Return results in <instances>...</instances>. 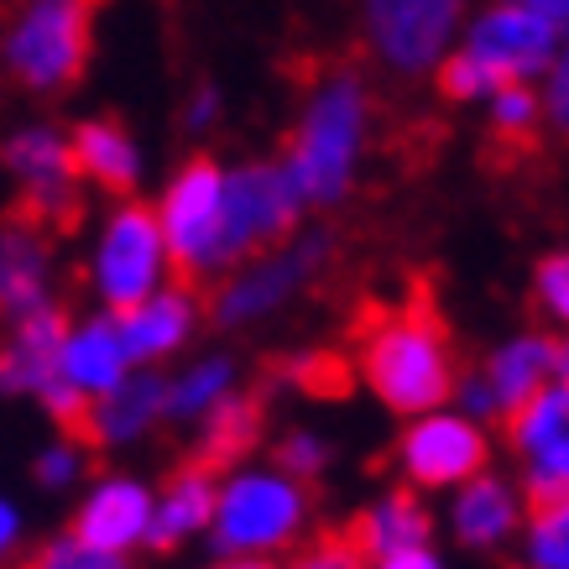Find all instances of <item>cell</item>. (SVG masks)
Instances as JSON below:
<instances>
[{"mask_svg":"<svg viewBox=\"0 0 569 569\" xmlns=\"http://www.w3.org/2000/svg\"><path fill=\"white\" fill-rule=\"evenodd\" d=\"M366 152H371V89H366V79L350 69L313 79L303 104H298L288 152H282V168L293 173L303 204H346L361 183Z\"/></svg>","mask_w":569,"mask_h":569,"instance_id":"cell-1","label":"cell"},{"mask_svg":"<svg viewBox=\"0 0 569 569\" xmlns=\"http://www.w3.org/2000/svg\"><path fill=\"white\" fill-rule=\"evenodd\" d=\"M356 371H361L366 392L377 397L392 418H402V423L449 408L455 387H460L455 346H449L439 313H429L423 303L377 313L361 329Z\"/></svg>","mask_w":569,"mask_h":569,"instance_id":"cell-2","label":"cell"},{"mask_svg":"<svg viewBox=\"0 0 569 569\" xmlns=\"http://www.w3.org/2000/svg\"><path fill=\"white\" fill-rule=\"evenodd\" d=\"M309 533V486L277 466H230L209 528L214 559H277Z\"/></svg>","mask_w":569,"mask_h":569,"instance_id":"cell-3","label":"cell"},{"mask_svg":"<svg viewBox=\"0 0 569 569\" xmlns=\"http://www.w3.org/2000/svg\"><path fill=\"white\" fill-rule=\"evenodd\" d=\"M173 246L162 236L152 204L116 199L104 209L94 246H89V293L104 313H131L162 288H173Z\"/></svg>","mask_w":569,"mask_h":569,"instance_id":"cell-4","label":"cell"},{"mask_svg":"<svg viewBox=\"0 0 569 569\" xmlns=\"http://www.w3.org/2000/svg\"><path fill=\"white\" fill-rule=\"evenodd\" d=\"M94 37V0H17L6 21V73L27 94H63L79 84Z\"/></svg>","mask_w":569,"mask_h":569,"instance_id":"cell-5","label":"cell"},{"mask_svg":"<svg viewBox=\"0 0 569 569\" xmlns=\"http://www.w3.org/2000/svg\"><path fill=\"white\" fill-rule=\"evenodd\" d=\"M470 0H361L366 48L397 79H429L460 48Z\"/></svg>","mask_w":569,"mask_h":569,"instance_id":"cell-6","label":"cell"},{"mask_svg":"<svg viewBox=\"0 0 569 569\" xmlns=\"http://www.w3.org/2000/svg\"><path fill=\"white\" fill-rule=\"evenodd\" d=\"M224 162L189 157L157 193L152 209L183 277H224Z\"/></svg>","mask_w":569,"mask_h":569,"instance_id":"cell-7","label":"cell"},{"mask_svg":"<svg viewBox=\"0 0 569 569\" xmlns=\"http://www.w3.org/2000/svg\"><path fill=\"white\" fill-rule=\"evenodd\" d=\"M303 209L309 204L282 162H236L224 178V277L261 251L288 246Z\"/></svg>","mask_w":569,"mask_h":569,"instance_id":"cell-8","label":"cell"},{"mask_svg":"<svg viewBox=\"0 0 569 569\" xmlns=\"http://www.w3.org/2000/svg\"><path fill=\"white\" fill-rule=\"evenodd\" d=\"M392 460H397V476L413 486L418 497L423 491L449 497V491H460V486H470L476 476L491 470V433H486V423L460 413V408H439V413L402 423Z\"/></svg>","mask_w":569,"mask_h":569,"instance_id":"cell-9","label":"cell"},{"mask_svg":"<svg viewBox=\"0 0 569 569\" xmlns=\"http://www.w3.org/2000/svg\"><path fill=\"white\" fill-rule=\"evenodd\" d=\"M325 257H329L325 236H303V241H288V246H277V251L251 257L246 267L220 277V288L209 298L214 325L246 329V325H261V319L282 313L298 293H303V282L325 267Z\"/></svg>","mask_w":569,"mask_h":569,"instance_id":"cell-10","label":"cell"},{"mask_svg":"<svg viewBox=\"0 0 569 569\" xmlns=\"http://www.w3.org/2000/svg\"><path fill=\"white\" fill-rule=\"evenodd\" d=\"M460 48L481 69L497 73L501 84H543L559 48H565V32L549 27L543 17H533V11L512 6V0H491L470 17Z\"/></svg>","mask_w":569,"mask_h":569,"instance_id":"cell-11","label":"cell"},{"mask_svg":"<svg viewBox=\"0 0 569 569\" xmlns=\"http://www.w3.org/2000/svg\"><path fill=\"white\" fill-rule=\"evenodd\" d=\"M6 173L17 183L27 214L42 224L69 220L79 204V162H73V137L48 121H27L6 137Z\"/></svg>","mask_w":569,"mask_h":569,"instance_id":"cell-12","label":"cell"},{"mask_svg":"<svg viewBox=\"0 0 569 569\" xmlns=\"http://www.w3.org/2000/svg\"><path fill=\"white\" fill-rule=\"evenodd\" d=\"M507 449L518 460L522 491L533 507L569 497V387L553 381L522 408L507 418Z\"/></svg>","mask_w":569,"mask_h":569,"instance_id":"cell-13","label":"cell"},{"mask_svg":"<svg viewBox=\"0 0 569 569\" xmlns=\"http://www.w3.org/2000/svg\"><path fill=\"white\" fill-rule=\"evenodd\" d=\"M152 518H157V486H147L131 470H110V476H94L84 486L69 533L84 538L89 549L131 559L137 549L152 543Z\"/></svg>","mask_w":569,"mask_h":569,"instance_id":"cell-14","label":"cell"},{"mask_svg":"<svg viewBox=\"0 0 569 569\" xmlns=\"http://www.w3.org/2000/svg\"><path fill=\"white\" fill-rule=\"evenodd\" d=\"M528 518L533 512H528L522 481L497 476V470H486V476L445 497V533L470 553H497L507 543H518Z\"/></svg>","mask_w":569,"mask_h":569,"instance_id":"cell-15","label":"cell"},{"mask_svg":"<svg viewBox=\"0 0 569 569\" xmlns=\"http://www.w3.org/2000/svg\"><path fill=\"white\" fill-rule=\"evenodd\" d=\"M137 371L131 361V346L121 335V319L116 313H84V319H69V335H63V356H58V377L69 392H79L94 408L100 397H110L126 377Z\"/></svg>","mask_w":569,"mask_h":569,"instance_id":"cell-16","label":"cell"},{"mask_svg":"<svg viewBox=\"0 0 569 569\" xmlns=\"http://www.w3.org/2000/svg\"><path fill=\"white\" fill-rule=\"evenodd\" d=\"M116 319H121V335H126V346H131L137 371H162V361H173V356H183L193 346L204 303H199L193 288L173 282V288H162L157 298H147L141 309L116 313Z\"/></svg>","mask_w":569,"mask_h":569,"instance_id":"cell-17","label":"cell"},{"mask_svg":"<svg viewBox=\"0 0 569 569\" xmlns=\"http://www.w3.org/2000/svg\"><path fill=\"white\" fill-rule=\"evenodd\" d=\"M63 335H69V319L58 309L32 313V319L11 325L6 350H0V387L11 397H32L37 408H42V402L63 387V377H58Z\"/></svg>","mask_w":569,"mask_h":569,"instance_id":"cell-18","label":"cell"},{"mask_svg":"<svg viewBox=\"0 0 569 569\" xmlns=\"http://www.w3.org/2000/svg\"><path fill=\"white\" fill-rule=\"evenodd\" d=\"M157 423H168V377L162 371H131L116 392L89 408L84 433H89V445H100V449H131Z\"/></svg>","mask_w":569,"mask_h":569,"instance_id":"cell-19","label":"cell"},{"mask_svg":"<svg viewBox=\"0 0 569 569\" xmlns=\"http://www.w3.org/2000/svg\"><path fill=\"white\" fill-rule=\"evenodd\" d=\"M553 350H559V335H543V329H518L486 350V361L476 371L497 392L507 418L522 413L543 387H553Z\"/></svg>","mask_w":569,"mask_h":569,"instance_id":"cell-20","label":"cell"},{"mask_svg":"<svg viewBox=\"0 0 569 569\" xmlns=\"http://www.w3.org/2000/svg\"><path fill=\"white\" fill-rule=\"evenodd\" d=\"M220 512V476L209 466H183L178 476L157 486V518H152V543L147 549L173 553L193 538H209Z\"/></svg>","mask_w":569,"mask_h":569,"instance_id":"cell-21","label":"cell"},{"mask_svg":"<svg viewBox=\"0 0 569 569\" xmlns=\"http://www.w3.org/2000/svg\"><path fill=\"white\" fill-rule=\"evenodd\" d=\"M73 137V162H79V178H89L94 189L116 193V199H131L147 178V152L141 141L126 131L121 121L110 116H89L69 131Z\"/></svg>","mask_w":569,"mask_h":569,"instance_id":"cell-22","label":"cell"},{"mask_svg":"<svg viewBox=\"0 0 569 569\" xmlns=\"http://www.w3.org/2000/svg\"><path fill=\"white\" fill-rule=\"evenodd\" d=\"M0 309H6L11 325L58 309V303H52L48 241H42L37 230H27V224H11V230L0 236Z\"/></svg>","mask_w":569,"mask_h":569,"instance_id":"cell-23","label":"cell"},{"mask_svg":"<svg viewBox=\"0 0 569 569\" xmlns=\"http://www.w3.org/2000/svg\"><path fill=\"white\" fill-rule=\"evenodd\" d=\"M356 549L377 565V559H392V553L408 549H429L433 543V512L423 507L413 486H397V491H381L377 501H366V512L356 518Z\"/></svg>","mask_w":569,"mask_h":569,"instance_id":"cell-24","label":"cell"},{"mask_svg":"<svg viewBox=\"0 0 569 569\" xmlns=\"http://www.w3.org/2000/svg\"><path fill=\"white\" fill-rule=\"evenodd\" d=\"M241 387V361L224 350H204L168 377V423H204Z\"/></svg>","mask_w":569,"mask_h":569,"instance_id":"cell-25","label":"cell"},{"mask_svg":"<svg viewBox=\"0 0 569 569\" xmlns=\"http://www.w3.org/2000/svg\"><path fill=\"white\" fill-rule=\"evenodd\" d=\"M257 433H261L257 408H251V402L236 392L230 402H224V408H214V413L199 423V445H204V460H209V466H220V460H241L246 449L257 445Z\"/></svg>","mask_w":569,"mask_h":569,"instance_id":"cell-26","label":"cell"},{"mask_svg":"<svg viewBox=\"0 0 569 569\" xmlns=\"http://www.w3.org/2000/svg\"><path fill=\"white\" fill-rule=\"evenodd\" d=\"M522 569H569V497L533 507V518L518 538Z\"/></svg>","mask_w":569,"mask_h":569,"instance_id":"cell-27","label":"cell"},{"mask_svg":"<svg viewBox=\"0 0 569 569\" xmlns=\"http://www.w3.org/2000/svg\"><path fill=\"white\" fill-rule=\"evenodd\" d=\"M491 137L501 141H528L538 126H549V110H543V89L538 84H501L491 100L481 104Z\"/></svg>","mask_w":569,"mask_h":569,"instance_id":"cell-28","label":"cell"},{"mask_svg":"<svg viewBox=\"0 0 569 569\" xmlns=\"http://www.w3.org/2000/svg\"><path fill=\"white\" fill-rule=\"evenodd\" d=\"M84 445L79 439H69V433H58V439H48V445L32 455V481L42 486V491H69V486H84Z\"/></svg>","mask_w":569,"mask_h":569,"instance_id":"cell-29","label":"cell"},{"mask_svg":"<svg viewBox=\"0 0 569 569\" xmlns=\"http://www.w3.org/2000/svg\"><path fill=\"white\" fill-rule=\"evenodd\" d=\"M433 79H439V94H445V100H455V104H486V100H491V94L501 89L497 73L481 69V63H476L466 48L449 52L445 69L433 73Z\"/></svg>","mask_w":569,"mask_h":569,"instance_id":"cell-30","label":"cell"},{"mask_svg":"<svg viewBox=\"0 0 569 569\" xmlns=\"http://www.w3.org/2000/svg\"><path fill=\"white\" fill-rule=\"evenodd\" d=\"M533 303L543 319L559 325V335L569 329V246L549 251V257H538L533 267Z\"/></svg>","mask_w":569,"mask_h":569,"instance_id":"cell-31","label":"cell"},{"mask_svg":"<svg viewBox=\"0 0 569 569\" xmlns=\"http://www.w3.org/2000/svg\"><path fill=\"white\" fill-rule=\"evenodd\" d=\"M272 466L277 470H288L293 481H319L329 470V439L319 429H293V433H282V445H277L272 455Z\"/></svg>","mask_w":569,"mask_h":569,"instance_id":"cell-32","label":"cell"},{"mask_svg":"<svg viewBox=\"0 0 569 569\" xmlns=\"http://www.w3.org/2000/svg\"><path fill=\"white\" fill-rule=\"evenodd\" d=\"M32 569H137L131 559L121 553H104V549H89L84 538L73 533H52L42 549H37Z\"/></svg>","mask_w":569,"mask_h":569,"instance_id":"cell-33","label":"cell"},{"mask_svg":"<svg viewBox=\"0 0 569 569\" xmlns=\"http://www.w3.org/2000/svg\"><path fill=\"white\" fill-rule=\"evenodd\" d=\"M449 408H460L466 418H476V423H507V413H501V402H497V392L486 387V377L481 371H460V387H455V402Z\"/></svg>","mask_w":569,"mask_h":569,"instance_id":"cell-34","label":"cell"},{"mask_svg":"<svg viewBox=\"0 0 569 569\" xmlns=\"http://www.w3.org/2000/svg\"><path fill=\"white\" fill-rule=\"evenodd\" d=\"M288 569H371V559L356 549V538H325V543H309Z\"/></svg>","mask_w":569,"mask_h":569,"instance_id":"cell-35","label":"cell"},{"mask_svg":"<svg viewBox=\"0 0 569 569\" xmlns=\"http://www.w3.org/2000/svg\"><path fill=\"white\" fill-rule=\"evenodd\" d=\"M543 110H549V126L559 131V137H569V32H565V48H559V58H553L549 79H543Z\"/></svg>","mask_w":569,"mask_h":569,"instance_id":"cell-36","label":"cell"},{"mask_svg":"<svg viewBox=\"0 0 569 569\" xmlns=\"http://www.w3.org/2000/svg\"><path fill=\"white\" fill-rule=\"evenodd\" d=\"M224 110V94L214 84H193V94L183 100V131H193V137H204L209 126L220 121Z\"/></svg>","mask_w":569,"mask_h":569,"instance_id":"cell-37","label":"cell"},{"mask_svg":"<svg viewBox=\"0 0 569 569\" xmlns=\"http://www.w3.org/2000/svg\"><path fill=\"white\" fill-rule=\"evenodd\" d=\"M21 538H27V512L17 497H6L0 501V553H17Z\"/></svg>","mask_w":569,"mask_h":569,"instance_id":"cell-38","label":"cell"},{"mask_svg":"<svg viewBox=\"0 0 569 569\" xmlns=\"http://www.w3.org/2000/svg\"><path fill=\"white\" fill-rule=\"evenodd\" d=\"M371 569H449V565H445V553L429 543V549H408V553H392V559H377Z\"/></svg>","mask_w":569,"mask_h":569,"instance_id":"cell-39","label":"cell"},{"mask_svg":"<svg viewBox=\"0 0 569 569\" xmlns=\"http://www.w3.org/2000/svg\"><path fill=\"white\" fill-rule=\"evenodd\" d=\"M512 6H522V11H533V17H543L549 27L569 32V0H512Z\"/></svg>","mask_w":569,"mask_h":569,"instance_id":"cell-40","label":"cell"},{"mask_svg":"<svg viewBox=\"0 0 569 569\" xmlns=\"http://www.w3.org/2000/svg\"><path fill=\"white\" fill-rule=\"evenodd\" d=\"M553 381H565L569 387V329L559 335V350H553Z\"/></svg>","mask_w":569,"mask_h":569,"instance_id":"cell-41","label":"cell"},{"mask_svg":"<svg viewBox=\"0 0 569 569\" xmlns=\"http://www.w3.org/2000/svg\"><path fill=\"white\" fill-rule=\"evenodd\" d=\"M209 569H277V559H214Z\"/></svg>","mask_w":569,"mask_h":569,"instance_id":"cell-42","label":"cell"}]
</instances>
